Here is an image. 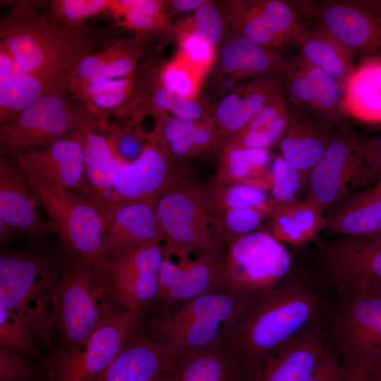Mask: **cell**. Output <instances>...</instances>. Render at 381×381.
<instances>
[{"label":"cell","mask_w":381,"mask_h":381,"mask_svg":"<svg viewBox=\"0 0 381 381\" xmlns=\"http://www.w3.org/2000/svg\"><path fill=\"white\" fill-rule=\"evenodd\" d=\"M334 298L315 273H289L244 299L222 344L241 366L253 363L327 317Z\"/></svg>","instance_id":"obj_1"},{"label":"cell","mask_w":381,"mask_h":381,"mask_svg":"<svg viewBox=\"0 0 381 381\" xmlns=\"http://www.w3.org/2000/svg\"><path fill=\"white\" fill-rule=\"evenodd\" d=\"M118 39L110 30L72 27L32 1L14 3L0 20V44L18 66L65 94L82 60Z\"/></svg>","instance_id":"obj_2"},{"label":"cell","mask_w":381,"mask_h":381,"mask_svg":"<svg viewBox=\"0 0 381 381\" xmlns=\"http://www.w3.org/2000/svg\"><path fill=\"white\" fill-rule=\"evenodd\" d=\"M69 252L59 237L0 250V304L18 316L52 356V294Z\"/></svg>","instance_id":"obj_3"},{"label":"cell","mask_w":381,"mask_h":381,"mask_svg":"<svg viewBox=\"0 0 381 381\" xmlns=\"http://www.w3.org/2000/svg\"><path fill=\"white\" fill-rule=\"evenodd\" d=\"M116 303L99 274L70 251L52 294V320L59 336L54 357L67 358L80 351L102 323L118 310Z\"/></svg>","instance_id":"obj_4"},{"label":"cell","mask_w":381,"mask_h":381,"mask_svg":"<svg viewBox=\"0 0 381 381\" xmlns=\"http://www.w3.org/2000/svg\"><path fill=\"white\" fill-rule=\"evenodd\" d=\"M381 180V139L363 136L345 123L336 127L322 157L310 172L306 197L323 210Z\"/></svg>","instance_id":"obj_5"},{"label":"cell","mask_w":381,"mask_h":381,"mask_svg":"<svg viewBox=\"0 0 381 381\" xmlns=\"http://www.w3.org/2000/svg\"><path fill=\"white\" fill-rule=\"evenodd\" d=\"M156 214L164 233V255L190 253L224 255L227 246L219 217L205 184L190 176L157 202Z\"/></svg>","instance_id":"obj_6"},{"label":"cell","mask_w":381,"mask_h":381,"mask_svg":"<svg viewBox=\"0 0 381 381\" xmlns=\"http://www.w3.org/2000/svg\"><path fill=\"white\" fill-rule=\"evenodd\" d=\"M245 298L221 290L164 304L147 326L148 338L179 353L222 343Z\"/></svg>","instance_id":"obj_7"},{"label":"cell","mask_w":381,"mask_h":381,"mask_svg":"<svg viewBox=\"0 0 381 381\" xmlns=\"http://www.w3.org/2000/svg\"><path fill=\"white\" fill-rule=\"evenodd\" d=\"M82 129L103 132L84 105L61 92L49 93L0 126L1 156L16 159Z\"/></svg>","instance_id":"obj_8"},{"label":"cell","mask_w":381,"mask_h":381,"mask_svg":"<svg viewBox=\"0 0 381 381\" xmlns=\"http://www.w3.org/2000/svg\"><path fill=\"white\" fill-rule=\"evenodd\" d=\"M23 169L40 205L56 226L58 237L100 274L107 262L103 254L107 226L104 212L85 198Z\"/></svg>","instance_id":"obj_9"},{"label":"cell","mask_w":381,"mask_h":381,"mask_svg":"<svg viewBox=\"0 0 381 381\" xmlns=\"http://www.w3.org/2000/svg\"><path fill=\"white\" fill-rule=\"evenodd\" d=\"M327 325L346 379L361 381L381 359V296H335Z\"/></svg>","instance_id":"obj_10"},{"label":"cell","mask_w":381,"mask_h":381,"mask_svg":"<svg viewBox=\"0 0 381 381\" xmlns=\"http://www.w3.org/2000/svg\"><path fill=\"white\" fill-rule=\"evenodd\" d=\"M315 274L336 296H381V241L337 236L321 243Z\"/></svg>","instance_id":"obj_11"},{"label":"cell","mask_w":381,"mask_h":381,"mask_svg":"<svg viewBox=\"0 0 381 381\" xmlns=\"http://www.w3.org/2000/svg\"><path fill=\"white\" fill-rule=\"evenodd\" d=\"M291 258L270 232L257 231L230 241L223 256L224 290L246 298L291 272Z\"/></svg>","instance_id":"obj_12"},{"label":"cell","mask_w":381,"mask_h":381,"mask_svg":"<svg viewBox=\"0 0 381 381\" xmlns=\"http://www.w3.org/2000/svg\"><path fill=\"white\" fill-rule=\"evenodd\" d=\"M309 26L327 31L363 59L381 57V1H294Z\"/></svg>","instance_id":"obj_13"},{"label":"cell","mask_w":381,"mask_h":381,"mask_svg":"<svg viewBox=\"0 0 381 381\" xmlns=\"http://www.w3.org/2000/svg\"><path fill=\"white\" fill-rule=\"evenodd\" d=\"M190 167L184 160L174 157L164 145L150 138L135 161L124 162L116 158L112 190L123 204H157L174 186L190 176Z\"/></svg>","instance_id":"obj_14"},{"label":"cell","mask_w":381,"mask_h":381,"mask_svg":"<svg viewBox=\"0 0 381 381\" xmlns=\"http://www.w3.org/2000/svg\"><path fill=\"white\" fill-rule=\"evenodd\" d=\"M163 260L161 244L131 248L109 258L100 276L119 305L141 315L157 300Z\"/></svg>","instance_id":"obj_15"},{"label":"cell","mask_w":381,"mask_h":381,"mask_svg":"<svg viewBox=\"0 0 381 381\" xmlns=\"http://www.w3.org/2000/svg\"><path fill=\"white\" fill-rule=\"evenodd\" d=\"M329 346L327 317L308 325L262 358L241 366V381H306Z\"/></svg>","instance_id":"obj_16"},{"label":"cell","mask_w":381,"mask_h":381,"mask_svg":"<svg viewBox=\"0 0 381 381\" xmlns=\"http://www.w3.org/2000/svg\"><path fill=\"white\" fill-rule=\"evenodd\" d=\"M140 315L125 310L109 315L84 347L64 358H52V381H94L135 334Z\"/></svg>","instance_id":"obj_17"},{"label":"cell","mask_w":381,"mask_h":381,"mask_svg":"<svg viewBox=\"0 0 381 381\" xmlns=\"http://www.w3.org/2000/svg\"><path fill=\"white\" fill-rule=\"evenodd\" d=\"M223 10L234 31L271 49L296 44L305 28L294 1H229Z\"/></svg>","instance_id":"obj_18"},{"label":"cell","mask_w":381,"mask_h":381,"mask_svg":"<svg viewBox=\"0 0 381 381\" xmlns=\"http://www.w3.org/2000/svg\"><path fill=\"white\" fill-rule=\"evenodd\" d=\"M284 74L288 103L330 127L345 123L341 88L327 73L299 54L288 63Z\"/></svg>","instance_id":"obj_19"},{"label":"cell","mask_w":381,"mask_h":381,"mask_svg":"<svg viewBox=\"0 0 381 381\" xmlns=\"http://www.w3.org/2000/svg\"><path fill=\"white\" fill-rule=\"evenodd\" d=\"M223 256L209 253L164 255L157 300L171 304L224 290Z\"/></svg>","instance_id":"obj_20"},{"label":"cell","mask_w":381,"mask_h":381,"mask_svg":"<svg viewBox=\"0 0 381 381\" xmlns=\"http://www.w3.org/2000/svg\"><path fill=\"white\" fill-rule=\"evenodd\" d=\"M26 172L15 159L0 157V219L13 226L32 243L46 241L57 229L40 210Z\"/></svg>","instance_id":"obj_21"},{"label":"cell","mask_w":381,"mask_h":381,"mask_svg":"<svg viewBox=\"0 0 381 381\" xmlns=\"http://www.w3.org/2000/svg\"><path fill=\"white\" fill-rule=\"evenodd\" d=\"M90 131L78 130L15 159L40 178L81 195L85 189V147Z\"/></svg>","instance_id":"obj_22"},{"label":"cell","mask_w":381,"mask_h":381,"mask_svg":"<svg viewBox=\"0 0 381 381\" xmlns=\"http://www.w3.org/2000/svg\"><path fill=\"white\" fill-rule=\"evenodd\" d=\"M284 90V78L270 75L241 84L224 96L212 116L224 145L240 133L267 102Z\"/></svg>","instance_id":"obj_23"},{"label":"cell","mask_w":381,"mask_h":381,"mask_svg":"<svg viewBox=\"0 0 381 381\" xmlns=\"http://www.w3.org/2000/svg\"><path fill=\"white\" fill-rule=\"evenodd\" d=\"M288 104L289 119L278 143L280 155L308 182L310 172L331 143L334 131L308 112Z\"/></svg>","instance_id":"obj_24"},{"label":"cell","mask_w":381,"mask_h":381,"mask_svg":"<svg viewBox=\"0 0 381 381\" xmlns=\"http://www.w3.org/2000/svg\"><path fill=\"white\" fill-rule=\"evenodd\" d=\"M157 204L135 202L121 205L109 221L103 238V254L107 260L126 249L160 244L164 236L156 214Z\"/></svg>","instance_id":"obj_25"},{"label":"cell","mask_w":381,"mask_h":381,"mask_svg":"<svg viewBox=\"0 0 381 381\" xmlns=\"http://www.w3.org/2000/svg\"><path fill=\"white\" fill-rule=\"evenodd\" d=\"M179 353L170 346L135 334L94 381H152L170 368Z\"/></svg>","instance_id":"obj_26"},{"label":"cell","mask_w":381,"mask_h":381,"mask_svg":"<svg viewBox=\"0 0 381 381\" xmlns=\"http://www.w3.org/2000/svg\"><path fill=\"white\" fill-rule=\"evenodd\" d=\"M217 73L238 80L282 75L288 63L272 49L234 31L221 44L216 56Z\"/></svg>","instance_id":"obj_27"},{"label":"cell","mask_w":381,"mask_h":381,"mask_svg":"<svg viewBox=\"0 0 381 381\" xmlns=\"http://www.w3.org/2000/svg\"><path fill=\"white\" fill-rule=\"evenodd\" d=\"M157 381H241V366L222 343L179 353Z\"/></svg>","instance_id":"obj_28"},{"label":"cell","mask_w":381,"mask_h":381,"mask_svg":"<svg viewBox=\"0 0 381 381\" xmlns=\"http://www.w3.org/2000/svg\"><path fill=\"white\" fill-rule=\"evenodd\" d=\"M57 91L61 92L52 82L21 69L0 44V126L38 98Z\"/></svg>","instance_id":"obj_29"},{"label":"cell","mask_w":381,"mask_h":381,"mask_svg":"<svg viewBox=\"0 0 381 381\" xmlns=\"http://www.w3.org/2000/svg\"><path fill=\"white\" fill-rule=\"evenodd\" d=\"M346 116L361 121L381 123V57L363 59L341 87Z\"/></svg>","instance_id":"obj_30"},{"label":"cell","mask_w":381,"mask_h":381,"mask_svg":"<svg viewBox=\"0 0 381 381\" xmlns=\"http://www.w3.org/2000/svg\"><path fill=\"white\" fill-rule=\"evenodd\" d=\"M270 150L252 149L226 143L218 159L215 179L222 183H244L265 190L270 189Z\"/></svg>","instance_id":"obj_31"},{"label":"cell","mask_w":381,"mask_h":381,"mask_svg":"<svg viewBox=\"0 0 381 381\" xmlns=\"http://www.w3.org/2000/svg\"><path fill=\"white\" fill-rule=\"evenodd\" d=\"M381 225V193L372 189L355 193L325 217L324 229L337 236L371 238Z\"/></svg>","instance_id":"obj_32"},{"label":"cell","mask_w":381,"mask_h":381,"mask_svg":"<svg viewBox=\"0 0 381 381\" xmlns=\"http://www.w3.org/2000/svg\"><path fill=\"white\" fill-rule=\"evenodd\" d=\"M324 210L306 198L285 204H279L270 222V233L282 243L299 246L316 241L324 229Z\"/></svg>","instance_id":"obj_33"},{"label":"cell","mask_w":381,"mask_h":381,"mask_svg":"<svg viewBox=\"0 0 381 381\" xmlns=\"http://www.w3.org/2000/svg\"><path fill=\"white\" fill-rule=\"evenodd\" d=\"M301 54L340 85L355 68L356 54L324 29L306 26L297 44Z\"/></svg>","instance_id":"obj_34"},{"label":"cell","mask_w":381,"mask_h":381,"mask_svg":"<svg viewBox=\"0 0 381 381\" xmlns=\"http://www.w3.org/2000/svg\"><path fill=\"white\" fill-rule=\"evenodd\" d=\"M135 90L133 74L122 78L80 82L75 87L74 95L98 120L104 132H107L110 125L108 116L119 117Z\"/></svg>","instance_id":"obj_35"},{"label":"cell","mask_w":381,"mask_h":381,"mask_svg":"<svg viewBox=\"0 0 381 381\" xmlns=\"http://www.w3.org/2000/svg\"><path fill=\"white\" fill-rule=\"evenodd\" d=\"M289 119V104L284 90L267 102L229 142L247 148L270 150L280 141Z\"/></svg>","instance_id":"obj_36"},{"label":"cell","mask_w":381,"mask_h":381,"mask_svg":"<svg viewBox=\"0 0 381 381\" xmlns=\"http://www.w3.org/2000/svg\"><path fill=\"white\" fill-rule=\"evenodd\" d=\"M148 82V81H147ZM147 90L142 96H133L131 104L141 111L146 113L170 114L183 121H198L210 116L208 105L199 99H188L167 90L156 80L152 84L148 82Z\"/></svg>","instance_id":"obj_37"},{"label":"cell","mask_w":381,"mask_h":381,"mask_svg":"<svg viewBox=\"0 0 381 381\" xmlns=\"http://www.w3.org/2000/svg\"><path fill=\"white\" fill-rule=\"evenodd\" d=\"M210 202L221 217L234 209H255L271 216L279 204L269 198L265 190L244 183H222L213 181L205 184Z\"/></svg>","instance_id":"obj_38"},{"label":"cell","mask_w":381,"mask_h":381,"mask_svg":"<svg viewBox=\"0 0 381 381\" xmlns=\"http://www.w3.org/2000/svg\"><path fill=\"white\" fill-rule=\"evenodd\" d=\"M143 41L135 37L132 40L118 39L95 52L97 73L85 80H111L133 75L143 54Z\"/></svg>","instance_id":"obj_39"},{"label":"cell","mask_w":381,"mask_h":381,"mask_svg":"<svg viewBox=\"0 0 381 381\" xmlns=\"http://www.w3.org/2000/svg\"><path fill=\"white\" fill-rule=\"evenodd\" d=\"M37 338L16 314L0 304V347L35 358H42Z\"/></svg>","instance_id":"obj_40"},{"label":"cell","mask_w":381,"mask_h":381,"mask_svg":"<svg viewBox=\"0 0 381 381\" xmlns=\"http://www.w3.org/2000/svg\"><path fill=\"white\" fill-rule=\"evenodd\" d=\"M166 147L174 157L185 161L209 150L222 149L224 143L213 119L210 116L198 120L195 128L188 136Z\"/></svg>","instance_id":"obj_41"},{"label":"cell","mask_w":381,"mask_h":381,"mask_svg":"<svg viewBox=\"0 0 381 381\" xmlns=\"http://www.w3.org/2000/svg\"><path fill=\"white\" fill-rule=\"evenodd\" d=\"M203 78L175 56L164 65L156 78L163 87L180 97L196 99Z\"/></svg>","instance_id":"obj_42"},{"label":"cell","mask_w":381,"mask_h":381,"mask_svg":"<svg viewBox=\"0 0 381 381\" xmlns=\"http://www.w3.org/2000/svg\"><path fill=\"white\" fill-rule=\"evenodd\" d=\"M224 16L212 1H206L190 18L177 26L176 30H188L205 38L214 47L225 40Z\"/></svg>","instance_id":"obj_43"},{"label":"cell","mask_w":381,"mask_h":381,"mask_svg":"<svg viewBox=\"0 0 381 381\" xmlns=\"http://www.w3.org/2000/svg\"><path fill=\"white\" fill-rule=\"evenodd\" d=\"M179 49L176 54L202 78L216 59L215 47L205 38L188 30H176Z\"/></svg>","instance_id":"obj_44"},{"label":"cell","mask_w":381,"mask_h":381,"mask_svg":"<svg viewBox=\"0 0 381 381\" xmlns=\"http://www.w3.org/2000/svg\"><path fill=\"white\" fill-rule=\"evenodd\" d=\"M52 356L34 365L27 356L0 347V381H43L52 364Z\"/></svg>","instance_id":"obj_45"},{"label":"cell","mask_w":381,"mask_h":381,"mask_svg":"<svg viewBox=\"0 0 381 381\" xmlns=\"http://www.w3.org/2000/svg\"><path fill=\"white\" fill-rule=\"evenodd\" d=\"M110 124L107 135L113 155L124 162L137 159L150 142L149 134L140 126Z\"/></svg>","instance_id":"obj_46"},{"label":"cell","mask_w":381,"mask_h":381,"mask_svg":"<svg viewBox=\"0 0 381 381\" xmlns=\"http://www.w3.org/2000/svg\"><path fill=\"white\" fill-rule=\"evenodd\" d=\"M272 199L279 204L297 200V196L306 181L301 172L281 155L272 159L270 164Z\"/></svg>","instance_id":"obj_47"},{"label":"cell","mask_w":381,"mask_h":381,"mask_svg":"<svg viewBox=\"0 0 381 381\" xmlns=\"http://www.w3.org/2000/svg\"><path fill=\"white\" fill-rule=\"evenodd\" d=\"M111 0H51L48 8L66 24L79 28L87 20L109 11Z\"/></svg>","instance_id":"obj_48"},{"label":"cell","mask_w":381,"mask_h":381,"mask_svg":"<svg viewBox=\"0 0 381 381\" xmlns=\"http://www.w3.org/2000/svg\"><path fill=\"white\" fill-rule=\"evenodd\" d=\"M116 24L134 32L135 38L144 40L148 35L168 27V22L156 19L125 6L121 0H111L109 11Z\"/></svg>","instance_id":"obj_49"},{"label":"cell","mask_w":381,"mask_h":381,"mask_svg":"<svg viewBox=\"0 0 381 381\" xmlns=\"http://www.w3.org/2000/svg\"><path fill=\"white\" fill-rule=\"evenodd\" d=\"M262 211L255 209H234L225 212L221 221L227 244L235 238L257 231L264 217Z\"/></svg>","instance_id":"obj_50"},{"label":"cell","mask_w":381,"mask_h":381,"mask_svg":"<svg viewBox=\"0 0 381 381\" xmlns=\"http://www.w3.org/2000/svg\"><path fill=\"white\" fill-rule=\"evenodd\" d=\"M340 361L331 343L324 358L306 381H346Z\"/></svg>","instance_id":"obj_51"},{"label":"cell","mask_w":381,"mask_h":381,"mask_svg":"<svg viewBox=\"0 0 381 381\" xmlns=\"http://www.w3.org/2000/svg\"><path fill=\"white\" fill-rule=\"evenodd\" d=\"M130 8L139 11L158 20L168 22L165 14V1L159 0H121Z\"/></svg>","instance_id":"obj_52"},{"label":"cell","mask_w":381,"mask_h":381,"mask_svg":"<svg viewBox=\"0 0 381 381\" xmlns=\"http://www.w3.org/2000/svg\"><path fill=\"white\" fill-rule=\"evenodd\" d=\"M206 0H172L165 1V14L168 18L169 15L174 13L188 12L195 11Z\"/></svg>","instance_id":"obj_53"},{"label":"cell","mask_w":381,"mask_h":381,"mask_svg":"<svg viewBox=\"0 0 381 381\" xmlns=\"http://www.w3.org/2000/svg\"><path fill=\"white\" fill-rule=\"evenodd\" d=\"M16 240H29L20 231L0 219V243L6 245Z\"/></svg>","instance_id":"obj_54"},{"label":"cell","mask_w":381,"mask_h":381,"mask_svg":"<svg viewBox=\"0 0 381 381\" xmlns=\"http://www.w3.org/2000/svg\"><path fill=\"white\" fill-rule=\"evenodd\" d=\"M361 381H381V359L367 371Z\"/></svg>","instance_id":"obj_55"},{"label":"cell","mask_w":381,"mask_h":381,"mask_svg":"<svg viewBox=\"0 0 381 381\" xmlns=\"http://www.w3.org/2000/svg\"><path fill=\"white\" fill-rule=\"evenodd\" d=\"M370 238L381 241V225L376 233Z\"/></svg>","instance_id":"obj_56"},{"label":"cell","mask_w":381,"mask_h":381,"mask_svg":"<svg viewBox=\"0 0 381 381\" xmlns=\"http://www.w3.org/2000/svg\"><path fill=\"white\" fill-rule=\"evenodd\" d=\"M373 188L376 191L381 193V180L377 184H375Z\"/></svg>","instance_id":"obj_57"},{"label":"cell","mask_w":381,"mask_h":381,"mask_svg":"<svg viewBox=\"0 0 381 381\" xmlns=\"http://www.w3.org/2000/svg\"><path fill=\"white\" fill-rule=\"evenodd\" d=\"M43 381H52L51 372L49 371Z\"/></svg>","instance_id":"obj_58"},{"label":"cell","mask_w":381,"mask_h":381,"mask_svg":"<svg viewBox=\"0 0 381 381\" xmlns=\"http://www.w3.org/2000/svg\"><path fill=\"white\" fill-rule=\"evenodd\" d=\"M152 381H157V379H155V380H152Z\"/></svg>","instance_id":"obj_59"},{"label":"cell","mask_w":381,"mask_h":381,"mask_svg":"<svg viewBox=\"0 0 381 381\" xmlns=\"http://www.w3.org/2000/svg\"><path fill=\"white\" fill-rule=\"evenodd\" d=\"M346 381H349L348 380Z\"/></svg>","instance_id":"obj_60"}]
</instances>
